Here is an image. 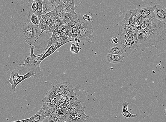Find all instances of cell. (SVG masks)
Returning <instances> with one entry per match:
<instances>
[{"mask_svg":"<svg viewBox=\"0 0 166 122\" xmlns=\"http://www.w3.org/2000/svg\"><path fill=\"white\" fill-rule=\"evenodd\" d=\"M42 122H49V121L48 119H46L45 118V119H44V121Z\"/></svg>","mask_w":166,"mask_h":122,"instance_id":"49","label":"cell"},{"mask_svg":"<svg viewBox=\"0 0 166 122\" xmlns=\"http://www.w3.org/2000/svg\"><path fill=\"white\" fill-rule=\"evenodd\" d=\"M45 119L40 114L37 113L29 119L28 122H42Z\"/></svg>","mask_w":166,"mask_h":122,"instance_id":"26","label":"cell"},{"mask_svg":"<svg viewBox=\"0 0 166 122\" xmlns=\"http://www.w3.org/2000/svg\"><path fill=\"white\" fill-rule=\"evenodd\" d=\"M78 17L77 15H74L71 13H65L63 20L64 24L67 26H71L74 21H75Z\"/></svg>","mask_w":166,"mask_h":122,"instance_id":"20","label":"cell"},{"mask_svg":"<svg viewBox=\"0 0 166 122\" xmlns=\"http://www.w3.org/2000/svg\"><path fill=\"white\" fill-rule=\"evenodd\" d=\"M39 17L40 18V23L38 26L43 31L48 32V28L46 26V20L42 18V17Z\"/></svg>","mask_w":166,"mask_h":122,"instance_id":"30","label":"cell"},{"mask_svg":"<svg viewBox=\"0 0 166 122\" xmlns=\"http://www.w3.org/2000/svg\"><path fill=\"white\" fill-rule=\"evenodd\" d=\"M48 120L49 122H62L60 118L54 114L51 115Z\"/></svg>","mask_w":166,"mask_h":122,"instance_id":"34","label":"cell"},{"mask_svg":"<svg viewBox=\"0 0 166 122\" xmlns=\"http://www.w3.org/2000/svg\"><path fill=\"white\" fill-rule=\"evenodd\" d=\"M67 26V25L64 24L61 25V26L58 27L55 29L54 32L57 33H60L63 31L64 30H65Z\"/></svg>","mask_w":166,"mask_h":122,"instance_id":"38","label":"cell"},{"mask_svg":"<svg viewBox=\"0 0 166 122\" xmlns=\"http://www.w3.org/2000/svg\"><path fill=\"white\" fill-rule=\"evenodd\" d=\"M68 109L67 108H62L60 109L57 110L54 114L57 116L59 115L62 114L67 113L68 112Z\"/></svg>","mask_w":166,"mask_h":122,"instance_id":"37","label":"cell"},{"mask_svg":"<svg viewBox=\"0 0 166 122\" xmlns=\"http://www.w3.org/2000/svg\"><path fill=\"white\" fill-rule=\"evenodd\" d=\"M80 34L76 38L82 41H86L90 43V41L94 38L93 33V30L82 28L80 29Z\"/></svg>","mask_w":166,"mask_h":122,"instance_id":"9","label":"cell"},{"mask_svg":"<svg viewBox=\"0 0 166 122\" xmlns=\"http://www.w3.org/2000/svg\"><path fill=\"white\" fill-rule=\"evenodd\" d=\"M70 104V101L68 98H66L65 101L62 104V107L63 108H67Z\"/></svg>","mask_w":166,"mask_h":122,"instance_id":"42","label":"cell"},{"mask_svg":"<svg viewBox=\"0 0 166 122\" xmlns=\"http://www.w3.org/2000/svg\"><path fill=\"white\" fill-rule=\"evenodd\" d=\"M59 0H49V7L51 10L55 9Z\"/></svg>","mask_w":166,"mask_h":122,"instance_id":"35","label":"cell"},{"mask_svg":"<svg viewBox=\"0 0 166 122\" xmlns=\"http://www.w3.org/2000/svg\"><path fill=\"white\" fill-rule=\"evenodd\" d=\"M29 119H25L24 120H21V121H17L12 122H28Z\"/></svg>","mask_w":166,"mask_h":122,"instance_id":"47","label":"cell"},{"mask_svg":"<svg viewBox=\"0 0 166 122\" xmlns=\"http://www.w3.org/2000/svg\"><path fill=\"white\" fill-rule=\"evenodd\" d=\"M71 51L72 53L73 54H76L79 53L80 52V50L79 47L77 46H76L75 44H72L71 48Z\"/></svg>","mask_w":166,"mask_h":122,"instance_id":"40","label":"cell"},{"mask_svg":"<svg viewBox=\"0 0 166 122\" xmlns=\"http://www.w3.org/2000/svg\"><path fill=\"white\" fill-rule=\"evenodd\" d=\"M67 108L71 110H84L85 109V107L82 105L79 100L70 101Z\"/></svg>","mask_w":166,"mask_h":122,"instance_id":"17","label":"cell"},{"mask_svg":"<svg viewBox=\"0 0 166 122\" xmlns=\"http://www.w3.org/2000/svg\"><path fill=\"white\" fill-rule=\"evenodd\" d=\"M123 49L118 44H114L109 48L108 53L122 55L124 53Z\"/></svg>","mask_w":166,"mask_h":122,"instance_id":"19","label":"cell"},{"mask_svg":"<svg viewBox=\"0 0 166 122\" xmlns=\"http://www.w3.org/2000/svg\"><path fill=\"white\" fill-rule=\"evenodd\" d=\"M30 60L29 62V65L31 69V71L36 72V74L34 76L36 78H40L43 77V73L40 70V65L42 61H40L44 53H42L40 55H34V46H30Z\"/></svg>","mask_w":166,"mask_h":122,"instance_id":"4","label":"cell"},{"mask_svg":"<svg viewBox=\"0 0 166 122\" xmlns=\"http://www.w3.org/2000/svg\"><path fill=\"white\" fill-rule=\"evenodd\" d=\"M53 87L58 93H60L63 94L67 91H69L70 92H72L74 91L73 87L67 82L61 83Z\"/></svg>","mask_w":166,"mask_h":122,"instance_id":"11","label":"cell"},{"mask_svg":"<svg viewBox=\"0 0 166 122\" xmlns=\"http://www.w3.org/2000/svg\"></svg>","mask_w":166,"mask_h":122,"instance_id":"51","label":"cell"},{"mask_svg":"<svg viewBox=\"0 0 166 122\" xmlns=\"http://www.w3.org/2000/svg\"><path fill=\"white\" fill-rule=\"evenodd\" d=\"M73 26L72 25L67 26L65 29V32L67 34L68 37L70 38H72V35H73L72 28H73Z\"/></svg>","mask_w":166,"mask_h":122,"instance_id":"36","label":"cell"},{"mask_svg":"<svg viewBox=\"0 0 166 122\" xmlns=\"http://www.w3.org/2000/svg\"><path fill=\"white\" fill-rule=\"evenodd\" d=\"M84 20H87L88 21H90L91 20L92 17L90 15H88L87 14L84 15L83 17Z\"/></svg>","mask_w":166,"mask_h":122,"instance_id":"45","label":"cell"},{"mask_svg":"<svg viewBox=\"0 0 166 122\" xmlns=\"http://www.w3.org/2000/svg\"><path fill=\"white\" fill-rule=\"evenodd\" d=\"M132 30L134 34V39L135 41L137 40L138 35L139 34L140 32L137 30V27L136 26L132 27Z\"/></svg>","mask_w":166,"mask_h":122,"instance_id":"39","label":"cell"},{"mask_svg":"<svg viewBox=\"0 0 166 122\" xmlns=\"http://www.w3.org/2000/svg\"><path fill=\"white\" fill-rule=\"evenodd\" d=\"M129 23L131 26L133 27L136 26L133 17L132 16L131 11H127L124 18Z\"/></svg>","mask_w":166,"mask_h":122,"instance_id":"24","label":"cell"},{"mask_svg":"<svg viewBox=\"0 0 166 122\" xmlns=\"http://www.w3.org/2000/svg\"><path fill=\"white\" fill-rule=\"evenodd\" d=\"M58 6L61 10L65 13H72L74 15H77L78 13H76L75 10L71 9L65 4H64L63 2H62L61 0H59L58 3Z\"/></svg>","mask_w":166,"mask_h":122,"instance_id":"21","label":"cell"},{"mask_svg":"<svg viewBox=\"0 0 166 122\" xmlns=\"http://www.w3.org/2000/svg\"><path fill=\"white\" fill-rule=\"evenodd\" d=\"M72 25L79 30L82 28L93 30L90 23L87 20H84L79 13H78L77 18L74 21Z\"/></svg>","mask_w":166,"mask_h":122,"instance_id":"6","label":"cell"},{"mask_svg":"<svg viewBox=\"0 0 166 122\" xmlns=\"http://www.w3.org/2000/svg\"><path fill=\"white\" fill-rule=\"evenodd\" d=\"M129 104L128 102L124 101L122 105V115L125 119H127L129 118H136L138 117L137 114H133L130 113L128 111V106Z\"/></svg>","mask_w":166,"mask_h":122,"instance_id":"15","label":"cell"},{"mask_svg":"<svg viewBox=\"0 0 166 122\" xmlns=\"http://www.w3.org/2000/svg\"><path fill=\"white\" fill-rule=\"evenodd\" d=\"M61 37L64 38H65L66 39H68L69 38L66 33L64 31H62L60 33Z\"/></svg>","mask_w":166,"mask_h":122,"instance_id":"44","label":"cell"},{"mask_svg":"<svg viewBox=\"0 0 166 122\" xmlns=\"http://www.w3.org/2000/svg\"><path fill=\"white\" fill-rule=\"evenodd\" d=\"M153 18L158 20L166 22V8L161 5H156L155 14Z\"/></svg>","mask_w":166,"mask_h":122,"instance_id":"10","label":"cell"},{"mask_svg":"<svg viewBox=\"0 0 166 122\" xmlns=\"http://www.w3.org/2000/svg\"><path fill=\"white\" fill-rule=\"evenodd\" d=\"M80 34V30H79L75 31L73 32V35L72 37V41H74L75 38L77 37Z\"/></svg>","mask_w":166,"mask_h":122,"instance_id":"41","label":"cell"},{"mask_svg":"<svg viewBox=\"0 0 166 122\" xmlns=\"http://www.w3.org/2000/svg\"><path fill=\"white\" fill-rule=\"evenodd\" d=\"M58 94L55 88L54 87H52L50 90L47 92L45 97L42 100L43 104L45 103H51Z\"/></svg>","mask_w":166,"mask_h":122,"instance_id":"13","label":"cell"},{"mask_svg":"<svg viewBox=\"0 0 166 122\" xmlns=\"http://www.w3.org/2000/svg\"><path fill=\"white\" fill-rule=\"evenodd\" d=\"M64 45V44H52L50 47L48 48V50L45 52L43 55L42 58L41 59L40 61H43V60L46 58L47 57H49L52 54H53L54 52H55L57 50L61 47L62 46Z\"/></svg>","mask_w":166,"mask_h":122,"instance_id":"16","label":"cell"},{"mask_svg":"<svg viewBox=\"0 0 166 122\" xmlns=\"http://www.w3.org/2000/svg\"><path fill=\"white\" fill-rule=\"evenodd\" d=\"M55 110L54 109L53 104L51 103H43L42 107L37 113L40 114L45 118L47 117H50L55 113Z\"/></svg>","mask_w":166,"mask_h":122,"instance_id":"7","label":"cell"},{"mask_svg":"<svg viewBox=\"0 0 166 122\" xmlns=\"http://www.w3.org/2000/svg\"><path fill=\"white\" fill-rule=\"evenodd\" d=\"M156 5L137 9L141 19H147L153 17Z\"/></svg>","mask_w":166,"mask_h":122,"instance_id":"8","label":"cell"},{"mask_svg":"<svg viewBox=\"0 0 166 122\" xmlns=\"http://www.w3.org/2000/svg\"><path fill=\"white\" fill-rule=\"evenodd\" d=\"M144 24L158 39L161 41L166 34V22L151 17L146 19Z\"/></svg>","mask_w":166,"mask_h":122,"instance_id":"2","label":"cell"},{"mask_svg":"<svg viewBox=\"0 0 166 122\" xmlns=\"http://www.w3.org/2000/svg\"><path fill=\"white\" fill-rule=\"evenodd\" d=\"M35 26V25L32 24L27 17L25 18L19 16L14 21V25L13 28L15 35L25 41L32 36Z\"/></svg>","mask_w":166,"mask_h":122,"instance_id":"1","label":"cell"},{"mask_svg":"<svg viewBox=\"0 0 166 122\" xmlns=\"http://www.w3.org/2000/svg\"><path fill=\"white\" fill-rule=\"evenodd\" d=\"M132 27L124 18L120 23L119 28V35L121 44H123L125 40L127 38V35L130 30H132Z\"/></svg>","mask_w":166,"mask_h":122,"instance_id":"5","label":"cell"},{"mask_svg":"<svg viewBox=\"0 0 166 122\" xmlns=\"http://www.w3.org/2000/svg\"><path fill=\"white\" fill-rule=\"evenodd\" d=\"M61 38L60 33L54 32L52 33V34L50 38H49L48 40V44L47 46L45 51L42 53H44L51 46L52 44H56L57 42Z\"/></svg>","mask_w":166,"mask_h":122,"instance_id":"18","label":"cell"},{"mask_svg":"<svg viewBox=\"0 0 166 122\" xmlns=\"http://www.w3.org/2000/svg\"><path fill=\"white\" fill-rule=\"evenodd\" d=\"M58 5L55 9H54L56 11L57 18L58 20L63 21L65 13L61 10Z\"/></svg>","mask_w":166,"mask_h":122,"instance_id":"29","label":"cell"},{"mask_svg":"<svg viewBox=\"0 0 166 122\" xmlns=\"http://www.w3.org/2000/svg\"><path fill=\"white\" fill-rule=\"evenodd\" d=\"M124 56L121 55L108 54L106 56V59L109 63L113 64H118L124 61Z\"/></svg>","mask_w":166,"mask_h":122,"instance_id":"12","label":"cell"},{"mask_svg":"<svg viewBox=\"0 0 166 122\" xmlns=\"http://www.w3.org/2000/svg\"><path fill=\"white\" fill-rule=\"evenodd\" d=\"M36 72L31 71L27 73L26 74L23 75H19L17 80V85L21 82H22L23 81L25 80V79L30 78L31 77L34 76L36 74Z\"/></svg>","mask_w":166,"mask_h":122,"instance_id":"23","label":"cell"},{"mask_svg":"<svg viewBox=\"0 0 166 122\" xmlns=\"http://www.w3.org/2000/svg\"><path fill=\"white\" fill-rule=\"evenodd\" d=\"M165 52H166V50Z\"/></svg>","mask_w":166,"mask_h":122,"instance_id":"50","label":"cell"},{"mask_svg":"<svg viewBox=\"0 0 166 122\" xmlns=\"http://www.w3.org/2000/svg\"><path fill=\"white\" fill-rule=\"evenodd\" d=\"M134 34L132 30L129 31L127 35V38H130V39H134Z\"/></svg>","mask_w":166,"mask_h":122,"instance_id":"43","label":"cell"},{"mask_svg":"<svg viewBox=\"0 0 166 122\" xmlns=\"http://www.w3.org/2000/svg\"><path fill=\"white\" fill-rule=\"evenodd\" d=\"M42 5L43 15L47 14L52 10L50 9L49 0H42Z\"/></svg>","mask_w":166,"mask_h":122,"instance_id":"25","label":"cell"},{"mask_svg":"<svg viewBox=\"0 0 166 122\" xmlns=\"http://www.w3.org/2000/svg\"><path fill=\"white\" fill-rule=\"evenodd\" d=\"M73 10L75 11V0H61Z\"/></svg>","mask_w":166,"mask_h":122,"instance_id":"33","label":"cell"},{"mask_svg":"<svg viewBox=\"0 0 166 122\" xmlns=\"http://www.w3.org/2000/svg\"><path fill=\"white\" fill-rule=\"evenodd\" d=\"M64 98V96L63 94L58 93L56 95L55 98L52 100L51 103L52 104H54V105L59 104L63 100Z\"/></svg>","mask_w":166,"mask_h":122,"instance_id":"28","label":"cell"},{"mask_svg":"<svg viewBox=\"0 0 166 122\" xmlns=\"http://www.w3.org/2000/svg\"><path fill=\"white\" fill-rule=\"evenodd\" d=\"M19 75L18 72L13 70L10 74V77L7 81V83H10L11 85V89L15 91L16 88L17 86V80Z\"/></svg>","mask_w":166,"mask_h":122,"instance_id":"14","label":"cell"},{"mask_svg":"<svg viewBox=\"0 0 166 122\" xmlns=\"http://www.w3.org/2000/svg\"><path fill=\"white\" fill-rule=\"evenodd\" d=\"M135 42L136 41L134 39L127 38L125 41L124 44H123V45L124 46V48L123 49H124L127 47H128L129 48L132 47L135 43Z\"/></svg>","mask_w":166,"mask_h":122,"instance_id":"31","label":"cell"},{"mask_svg":"<svg viewBox=\"0 0 166 122\" xmlns=\"http://www.w3.org/2000/svg\"><path fill=\"white\" fill-rule=\"evenodd\" d=\"M62 122H71V121H66V122L63 121ZM87 122H95L93 121L92 118L91 117H90L88 121Z\"/></svg>","mask_w":166,"mask_h":122,"instance_id":"48","label":"cell"},{"mask_svg":"<svg viewBox=\"0 0 166 122\" xmlns=\"http://www.w3.org/2000/svg\"><path fill=\"white\" fill-rule=\"evenodd\" d=\"M48 14L50 15L52 19L51 23L50 26L48 28L49 31L51 28L52 26H53L55 23L56 21L58 20V19L57 18L56 16V11L54 10L51 11L50 12L48 13Z\"/></svg>","mask_w":166,"mask_h":122,"instance_id":"27","label":"cell"},{"mask_svg":"<svg viewBox=\"0 0 166 122\" xmlns=\"http://www.w3.org/2000/svg\"><path fill=\"white\" fill-rule=\"evenodd\" d=\"M64 24V23L63 21L57 20L56 22L55 23V24L48 31V32L49 33H52L54 32L55 29L58 27V26H61V25Z\"/></svg>","mask_w":166,"mask_h":122,"instance_id":"32","label":"cell"},{"mask_svg":"<svg viewBox=\"0 0 166 122\" xmlns=\"http://www.w3.org/2000/svg\"><path fill=\"white\" fill-rule=\"evenodd\" d=\"M27 18L32 24L35 26H38L40 24V20L38 16L35 14L31 9L27 15Z\"/></svg>","mask_w":166,"mask_h":122,"instance_id":"22","label":"cell"},{"mask_svg":"<svg viewBox=\"0 0 166 122\" xmlns=\"http://www.w3.org/2000/svg\"><path fill=\"white\" fill-rule=\"evenodd\" d=\"M111 42L114 44H118V38L116 37H113L111 38Z\"/></svg>","mask_w":166,"mask_h":122,"instance_id":"46","label":"cell"},{"mask_svg":"<svg viewBox=\"0 0 166 122\" xmlns=\"http://www.w3.org/2000/svg\"><path fill=\"white\" fill-rule=\"evenodd\" d=\"M159 42L154 37L147 35L143 32H140L138 35V40L135 43L129 48L133 50H141L144 51L145 48L151 46H157Z\"/></svg>","mask_w":166,"mask_h":122,"instance_id":"3","label":"cell"}]
</instances>
